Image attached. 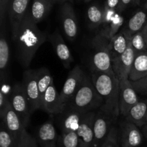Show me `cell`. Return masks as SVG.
I'll return each instance as SVG.
<instances>
[{
    "instance_id": "6da1fadb",
    "label": "cell",
    "mask_w": 147,
    "mask_h": 147,
    "mask_svg": "<svg viewBox=\"0 0 147 147\" xmlns=\"http://www.w3.org/2000/svg\"><path fill=\"white\" fill-rule=\"evenodd\" d=\"M12 40L15 43L19 62L22 67L27 68L37 50L47 40V36L39 29L28 11Z\"/></svg>"
},
{
    "instance_id": "7a4b0ae2",
    "label": "cell",
    "mask_w": 147,
    "mask_h": 147,
    "mask_svg": "<svg viewBox=\"0 0 147 147\" xmlns=\"http://www.w3.org/2000/svg\"><path fill=\"white\" fill-rule=\"evenodd\" d=\"M91 79L103 101L100 111L114 120L120 115V81L116 75L100 72H93Z\"/></svg>"
},
{
    "instance_id": "3957f363",
    "label": "cell",
    "mask_w": 147,
    "mask_h": 147,
    "mask_svg": "<svg viewBox=\"0 0 147 147\" xmlns=\"http://www.w3.org/2000/svg\"><path fill=\"white\" fill-rule=\"evenodd\" d=\"M102 103L101 98L98 93L92 79L86 76L81 86L67 106L70 105L69 109L90 112L96 108L101 107Z\"/></svg>"
},
{
    "instance_id": "277c9868",
    "label": "cell",
    "mask_w": 147,
    "mask_h": 147,
    "mask_svg": "<svg viewBox=\"0 0 147 147\" xmlns=\"http://www.w3.org/2000/svg\"><path fill=\"white\" fill-rule=\"evenodd\" d=\"M109 39L100 33L92 39L91 47L93 49V53L90 64L93 72L115 75L112 67V59L109 52Z\"/></svg>"
},
{
    "instance_id": "5b68a950",
    "label": "cell",
    "mask_w": 147,
    "mask_h": 147,
    "mask_svg": "<svg viewBox=\"0 0 147 147\" xmlns=\"http://www.w3.org/2000/svg\"><path fill=\"white\" fill-rule=\"evenodd\" d=\"M1 123L17 141L19 147H26L31 135L27 133L26 127L9 102L4 111L0 115Z\"/></svg>"
},
{
    "instance_id": "8992f818",
    "label": "cell",
    "mask_w": 147,
    "mask_h": 147,
    "mask_svg": "<svg viewBox=\"0 0 147 147\" xmlns=\"http://www.w3.org/2000/svg\"><path fill=\"white\" fill-rule=\"evenodd\" d=\"M9 98L12 109L19 116L24 126L27 127L30 123L32 112L30 103L22 83H17L13 86Z\"/></svg>"
},
{
    "instance_id": "52a82bcc",
    "label": "cell",
    "mask_w": 147,
    "mask_h": 147,
    "mask_svg": "<svg viewBox=\"0 0 147 147\" xmlns=\"http://www.w3.org/2000/svg\"><path fill=\"white\" fill-rule=\"evenodd\" d=\"M22 84L30 103L32 113L41 109V98L37 85V70H26L23 73Z\"/></svg>"
},
{
    "instance_id": "ba28073f",
    "label": "cell",
    "mask_w": 147,
    "mask_h": 147,
    "mask_svg": "<svg viewBox=\"0 0 147 147\" xmlns=\"http://www.w3.org/2000/svg\"><path fill=\"white\" fill-rule=\"evenodd\" d=\"M86 75L79 65H76L69 73L60 93L63 103L67 106L74 95L81 86Z\"/></svg>"
},
{
    "instance_id": "9c48e42d",
    "label": "cell",
    "mask_w": 147,
    "mask_h": 147,
    "mask_svg": "<svg viewBox=\"0 0 147 147\" xmlns=\"http://www.w3.org/2000/svg\"><path fill=\"white\" fill-rule=\"evenodd\" d=\"M139 101L137 92L134 88L131 81L129 79H126L120 81V88H119L120 114L126 117L131 108Z\"/></svg>"
},
{
    "instance_id": "30bf717a",
    "label": "cell",
    "mask_w": 147,
    "mask_h": 147,
    "mask_svg": "<svg viewBox=\"0 0 147 147\" xmlns=\"http://www.w3.org/2000/svg\"><path fill=\"white\" fill-rule=\"evenodd\" d=\"M119 140L121 147H139L143 141V135L134 123L125 121L120 124Z\"/></svg>"
},
{
    "instance_id": "8fae6325",
    "label": "cell",
    "mask_w": 147,
    "mask_h": 147,
    "mask_svg": "<svg viewBox=\"0 0 147 147\" xmlns=\"http://www.w3.org/2000/svg\"><path fill=\"white\" fill-rule=\"evenodd\" d=\"M136 53L131 45V40L127 50L116 60L112 61V67L119 81L129 79L131 70L133 66Z\"/></svg>"
},
{
    "instance_id": "7c38bea8",
    "label": "cell",
    "mask_w": 147,
    "mask_h": 147,
    "mask_svg": "<svg viewBox=\"0 0 147 147\" xmlns=\"http://www.w3.org/2000/svg\"><path fill=\"white\" fill-rule=\"evenodd\" d=\"M30 0H10L9 4V17L11 29L12 39L17 34L22 22L28 12Z\"/></svg>"
},
{
    "instance_id": "4fadbf2b",
    "label": "cell",
    "mask_w": 147,
    "mask_h": 147,
    "mask_svg": "<svg viewBox=\"0 0 147 147\" xmlns=\"http://www.w3.org/2000/svg\"><path fill=\"white\" fill-rule=\"evenodd\" d=\"M60 19L65 34L68 40L73 41L78 32V21L76 13L71 4L65 2L60 9Z\"/></svg>"
},
{
    "instance_id": "5bb4252c",
    "label": "cell",
    "mask_w": 147,
    "mask_h": 147,
    "mask_svg": "<svg viewBox=\"0 0 147 147\" xmlns=\"http://www.w3.org/2000/svg\"><path fill=\"white\" fill-rule=\"evenodd\" d=\"M67 106L63 103L60 93L57 92L54 83L48 88L43 96L41 109L50 114H61L64 113Z\"/></svg>"
},
{
    "instance_id": "9a60e30c",
    "label": "cell",
    "mask_w": 147,
    "mask_h": 147,
    "mask_svg": "<svg viewBox=\"0 0 147 147\" xmlns=\"http://www.w3.org/2000/svg\"><path fill=\"white\" fill-rule=\"evenodd\" d=\"M113 119L100 111L96 113L93 122L94 142L93 147H100L103 143L111 129V122Z\"/></svg>"
},
{
    "instance_id": "2e32d148",
    "label": "cell",
    "mask_w": 147,
    "mask_h": 147,
    "mask_svg": "<svg viewBox=\"0 0 147 147\" xmlns=\"http://www.w3.org/2000/svg\"><path fill=\"white\" fill-rule=\"evenodd\" d=\"M96 113L88 112L76 132L79 147H93L94 142L93 122Z\"/></svg>"
},
{
    "instance_id": "e0dca14e",
    "label": "cell",
    "mask_w": 147,
    "mask_h": 147,
    "mask_svg": "<svg viewBox=\"0 0 147 147\" xmlns=\"http://www.w3.org/2000/svg\"><path fill=\"white\" fill-rule=\"evenodd\" d=\"M48 40L53 45L57 57L62 62L64 67L65 68H69L70 64L73 61V57L70 48L67 47L59 30H56L51 35H50Z\"/></svg>"
},
{
    "instance_id": "ac0fdd59",
    "label": "cell",
    "mask_w": 147,
    "mask_h": 147,
    "mask_svg": "<svg viewBox=\"0 0 147 147\" xmlns=\"http://www.w3.org/2000/svg\"><path fill=\"white\" fill-rule=\"evenodd\" d=\"M58 136L53 121L42 124L37 131L36 141L40 147H58Z\"/></svg>"
},
{
    "instance_id": "d6986e66",
    "label": "cell",
    "mask_w": 147,
    "mask_h": 147,
    "mask_svg": "<svg viewBox=\"0 0 147 147\" xmlns=\"http://www.w3.org/2000/svg\"><path fill=\"white\" fill-rule=\"evenodd\" d=\"M88 112L69 109L60 121V129L63 133H76L78 130L83 119Z\"/></svg>"
},
{
    "instance_id": "ffe728a7",
    "label": "cell",
    "mask_w": 147,
    "mask_h": 147,
    "mask_svg": "<svg viewBox=\"0 0 147 147\" xmlns=\"http://www.w3.org/2000/svg\"><path fill=\"white\" fill-rule=\"evenodd\" d=\"M130 40L131 39L127 37L126 33L123 30L119 32L114 37L110 39L109 48L112 61L121 55L127 50L130 43Z\"/></svg>"
},
{
    "instance_id": "44dd1931",
    "label": "cell",
    "mask_w": 147,
    "mask_h": 147,
    "mask_svg": "<svg viewBox=\"0 0 147 147\" xmlns=\"http://www.w3.org/2000/svg\"><path fill=\"white\" fill-rule=\"evenodd\" d=\"M147 100L139 101L131 108L126 116V120L134 123L138 127H142L146 124Z\"/></svg>"
},
{
    "instance_id": "7402d4cb",
    "label": "cell",
    "mask_w": 147,
    "mask_h": 147,
    "mask_svg": "<svg viewBox=\"0 0 147 147\" xmlns=\"http://www.w3.org/2000/svg\"><path fill=\"white\" fill-rule=\"evenodd\" d=\"M53 0H34L29 11L32 20L37 24L47 16L53 5Z\"/></svg>"
},
{
    "instance_id": "603a6c76",
    "label": "cell",
    "mask_w": 147,
    "mask_h": 147,
    "mask_svg": "<svg viewBox=\"0 0 147 147\" xmlns=\"http://www.w3.org/2000/svg\"><path fill=\"white\" fill-rule=\"evenodd\" d=\"M147 22V15L144 11H138L132 16L128 21L127 24L123 29V31L126 33L129 39L136 33L142 31L146 25Z\"/></svg>"
},
{
    "instance_id": "cb8c5ba5",
    "label": "cell",
    "mask_w": 147,
    "mask_h": 147,
    "mask_svg": "<svg viewBox=\"0 0 147 147\" xmlns=\"http://www.w3.org/2000/svg\"><path fill=\"white\" fill-rule=\"evenodd\" d=\"M147 77V53L136 55L129 79L131 82L137 81Z\"/></svg>"
},
{
    "instance_id": "d4e9b609",
    "label": "cell",
    "mask_w": 147,
    "mask_h": 147,
    "mask_svg": "<svg viewBox=\"0 0 147 147\" xmlns=\"http://www.w3.org/2000/svg\"><path fill=\"white\" fill-rule=\"evenodd\" d=\"M1 37H0V76L2 80L6 77L7 70L9 61V47L8 42L4 32L3 26H1Z\"/></svg>"
},
{
    "instance_id": "484cf974",
    "label": "cell",
    "mask_w": 147,
    "mask_h": 147,
    "mask_svg": "<svg viewBox=\"0 0 147 147\" xmlns=\"http://www.w3.org/2000/svg\"><path fill=\"white\" fill-rule=\"evenodd\" d=\"M37 85L40 98L42 99L43 96L47 91L48 88L53 84V78L50 70L46 67H41L37 70Z\"/></svg>"
},
{
    "instance_id": "4316f807",
    "label": "cell",
    "mask_w": 147,
    "mask_h": 147,
    "mask_svg": "<svg viewBox=\"0 0 147 147\" xmlns=\"http://www.w3.org/2000/svg\"><path fill=\"white\" fill-rule=\"evenodd\" d=\"M87 19L89 26L92 29L102 25L103 21V9L97 4L90 6L87 11Z\"/></svg>"
},
{
    "instance_id": "83f0119b",
    "label": "cell",
    "mask_w": 147,
    "mask_h": 147,
    "mask_svg": "<svg viewBox=\"0 0 147 147\" xmlns=\"http://www.w3.org/2000/svg\"><path fill=\"white\" fill-rule=\"evenodd\" d=\"M123 22H124L123 17L117 12L112 21L107 26L103 27L100 34L110 40L119 32V31L123 25Z\"/></svg>"
},
{
    "instance_id": "f1b7e54d",
    "label": "cell",
    "mask_w": 147,
    "mask_h": 147,
    "mask_svg": "<svg viewBox=\"0 0 147 147\" xmlns=\"http://www.w3.org/2000/svg\"><path fill=\"white\" fill-rule=\"evenodd\" d=\"M131 45L136 55L146 53L147 51V43L142 30L132 36L131 38Z\"/></svg>"
},
{
    "instance_id": "f546056e",
    "label": "cell",
    "mask_w": 147,
    "mask_h": 147,
    "mask_svg": "<svg viewBox=\"0 0 147 147\" xmlns=\"http://www.w3.org/2000/svg\"><path fill=\"white\" fill-rule=\"evenodd\" d=\"M0 147H19L16 139L2 123L0 129Z\"/></svg>"
},
{
    "instance_id": "4dcf8cb0",
    "label": "cell",
    "mask_w": 147,
    "mask_h": 147,
    "mask_svg": "<svg viewBox=\"0 0 147 147\" xmlns=\"http://www.w3.org/2000/svg\"><path fill=\"white\" fill-rule=\"evenodd\" d=\"M58 147H79L76 133H63L58 138Z\"/></svg>"
},
{
    "instance_id": "1f68e13d",
    "label": "cell",
    "mask_w": 147,
    "mask_h": 147,
    "mask_svg": "<svg viewBox=\"0 0 147 147\" xmlns=\"http://www.w3.org/2000/svg\"><path fill=\"white\" fill-rule=\"evenodd\" d=\"M119 131L114 126H112L109 136L100 147H119Z\"/></svg>"
},
{
    "instance_id": "d6a6232c",
    "label": "cell",
    "mask_w": 147,
    "mask_h": 147,
    "mask_svg": "<svg viewBox=\"0 0 147 147\" xmlns=\"http://www.w3.org/2000/svg\"><path fill=\"white\" fill-rule=\"evenodd\" d=\"M134 88L138 93L147 95V77L135 82H131Z\"/></svg>"
},
{
    "instance_id": "836d02e7",
    "label": "cell",
    "mask_w": 147,
    "mask_h": 147,
    "mask_svg": "<svg viewBox=\"0 0 147 147\" xmlns=\"http://www.w3.org/2000/svg\"><path fill=\"white\" fill-rule=\"evenodd\" d=\"M9 102V98L7 97L5 93L3 90H0V115L4 111Z\"/></svg>"
},
{
    "instance_id": "e575fe53",
    "label": "cell",
    "mask_w": 147,
    "mask_h": 147,
    "mask_svg": "<svg viewBox=\"0 0 147 147\" xmlns=\"http://www.w3.org/2000/svg\"><path fill=\"white\" fill-rule=\"evenodd\" d=\"M10 0H0V22L1 26L3 25V19H4V13L7 7L9 4Z\"/></svg>"
},
{
    "instance_id": "d590c367",
    "label": "cell",
    "mask_w": 147,
    "mask_h": 147,
    "mask_svg": "<svg viewBox=\"0 0 147 147\" xmlns=\"http://www.w3.org/2000/svg\"><path fill=\"white\" fill-rule=\"evenodd\" d=\"M119 2H120V0H106L104 7L105 8L111 9H114L118 11Z\"/></svg>"
},
{
    "instance_id": "8d00e7d4",
    "label": "cell",
    "mask_w": 147,
    "mask_h": 147,
    "mask_svg": "<svg viewBox=\"0 0 147 147\" xmlns=\"http://www.w3.org/2000/svg\"><path fill=\"white\" fill-rule=\"evenodd\" d=\"M131 1L133 2V0H120L118 11H123V10L127 8V7L131 3Z\"/></svg>"
},
{
    "instance_id": "74e56055",
    "label": "cell",
    "mask_w": 147,
    "mask_h": 147,
    "mask_svg": "<svg viewBox=\"0 0 147 147\" xmlns=\"http://www.w3.org/2000/svg\"><path fill=\"white\" fill-rule=\"evenodd\" d=\"M26 147H37V142L36 141V139H34L31 136V137L29 139L28 142H27V144Z\"/></svg>"
},
{
    "instance_id": "f35d334b",
    "label": "cell",
    "mask_w": 147,
    "mask_h": 147,
    "mask_svg": "<svg viewBox=\"0 0 147 147\" xmlns=\"http://www.w3.org/2000/svg\"><path fill=\"white\" fill-rule=\"evenodd\" d=\"M142 32H143L144 35L145 39H146V43H147V22L146 23V25L144 26V29L142 30Z\"/></svg>"
},
{
    "instance_id": "ab89813d",
    "label": "cell",
    "mask_w": 147,
    "mask_h": 147,
    "mask_svg": "<svg viewBox=\"0 0 147 147\" xmlns=\"http://www.w3.org/2000/svg\"><path fill=\"white\" fill-rule=\"evenodd\" d=\"M142 131H143L144 134L145 136L147 137V124L144 125V126H142Z\"/></svg>"
},
{
    "instance_id": "60d3db41",
    "label": "cell",
    "mask_w": 147,
    "mask_h": 147,
    "mask_svg": "<svg viewBox=\"0 0 147 147\" xmlns=\"http://www.w3.org/2000/svg\"><path fill=\"white\" fill-rule=\"evenodd\" d=\"M67 1H70V0H53L54 2H67Z\"/></svg>"
},
{
    "instance_id": "b9f144b4",
    "label": "cell",
    "mask_w": 147,
    "mask_h": 147,
    "mask_svg": "<svg viewBox=\"0 0 147 147\" xmlns=\"http://www.w3.org/2000/svg\"><path fill=\"white\" fill-rule=\"evenodd\" d=\"M141 0H133V4L134 5H139L140 4Z\"/></svg>"
},
{
    "instance_id": "7bdbcfd3",
    "label": "cell",
    "mask_w": 147,
    "mask_h": 147,
    "mask_svg": "<svg viewBox=\"0 0 147 147\" xmlns=\"http://www.w3.org/2000/svg\"><path fill=\"white\" fill-rule=\"evenodd\" d=\"M144 7H145V8H146V9H147V0H146V3H145V4H144Z\"/></svg>"
},
{
    "instance_id": "ee69618b",
    "label": "cell",
    "mask_w": 147,
    "mask_h": 147,
    "mask_svg": "<svg viewBox=\"0 0 147 147\" xmlns=\"http://www.w3.org/2000/svg\"><path fill=\"white\" fill-rule=\"evenodd\" d=\"M83 1H84L85 2H89V1H92V0H83Z\"/></svg>"
},
{
    "instance_id": "f6af8a7d",
    "label": "cell",
    "mask_w": 147,
    "mask_h": 147,
    "mask_svg": "<svg viewBox=\"0 0 147 147\" xmlns=\"http://www.w3.org/2000/svg\"><path fill=\"white\" fill-rule=\"evenodd\" d=\"M146 124H147V119H146Z\"/></svg>"
},
{
    "instance_id": "bcb514c9",
    "label": "cell",
    "mask_w": 147,
    "mask_h": 147,
    "mask_svg": "<svg viewBox=\"0 0 147 147\" xmlns=\"http://www.w3.org/2000/svg\"><path fill=\"white\" fill-rule=\"evenodd\" d=\"M146 53H147V51H146Z\"/></svg>"
}]
</instances>
